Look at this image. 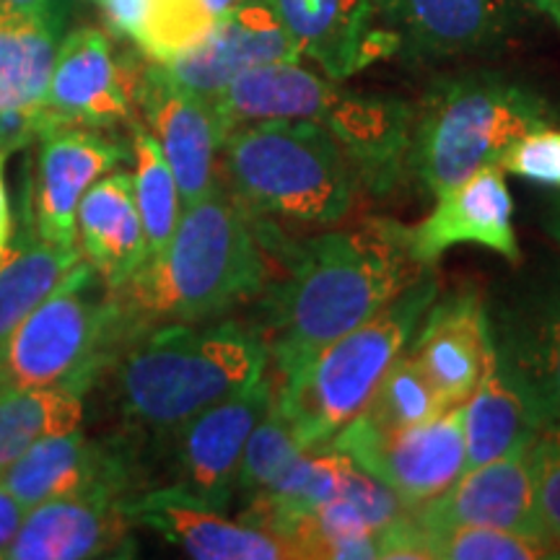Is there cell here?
<instances>
[{"mask_svg":"<svg viewBox=\"0 0 560 560\" xmlns=\"http://www.w3.org/2000/svg\"><path fill=\"white\" fill-rule=\"evenodd\" d=\"M299 60L301 50L285 30L276 0H244L234 11L219 16L200 47L164 68L179 86L213 100L244 70Z\"/></svg>","mask_w":560,"mask_h":560,"instance_id":"2e32d148","label":"cell"},{"mask_svg":"<svg viewBox=\"0 0 560 560\" xmlns=\"http://www.w3.org/2000/svg\"><path fill=\"white\" fill-rule=\"evenodd\" d=\"M537 11H542L560 30V0H529Z\"/></svg>","mask_w":560,"mask_h":560,"instance_id":"60d3db41","label":"cell"},{"mask_svg":"<svg viewBox=\"0 0 560 560\" xmlns=\"http://www.w3.org/2000/svg\"><path fill=\"white\" fill-rule=\"evenodd\" d=\"M412 257L425 268H433L446 249L457 244H478L522 262V249L514 231V200L503 179L501 166L475 172L470 179L439 195L429 219L408 226Z\"/></svg>","mask_w":560,"mask_h":560,"instance_id":"d6986e66","label":"cell"},{"mask_svg":"<svg viewBox=\"0 0 560 560\" xmlns=\"http://www.w3.org/2000/svg\"><path fill=\"white\" fill-rule=\"evenodd\" d=\"M83 260L81 247L45 242L26 215L24 236L0 260V342Z\"/></svg>","mask_w":560,"mask_h":560,"instance_id":"83f0119b","label":"cell"},{"mask_svg":"<svg viewBox=\"0 0 560 560\" xmlns=\"http://www.w3.org/2000/svg\"><path fill=\"white\" fill-rule=\"evenodd\" d=\"M301 452H306L304 441L296 436L278 400H272L244 446L236 490L247 499L262 495Z\"/></svg>","mask_w":560,"mask_h":560,"instance_id":"836d02e7","label":"cell"},{"mask_svg":"<svg viewBox=\"0 0 560 560\" xmlns=\"http://www.w3.org/2000/svg\"><path fill=\"white\" fill-rule=\"evenodd\" d=\"M206 3H208V9L215 13V16H223V13L234 11L236 5L244 3V0H206Z\"/></svg>","mask_w":560,"mask_h":560,"instance_id":"b9f144b4","label":"cell"},{"mask_svg":"<svg viewBox=\"0 0 560 560\" xmlns=\"http://www.w3.org/2000/svg\"><path fill=\"white\" fill-rule=\"evenodd\" d=\"M112 366L115 400L128 425L172 436L198 412L260 380L270 353L257 327L170 322L140 332Z\"/></svg>","mask_w":560,"mask_h":560,"instance_id":"3957f363","label":"cell"},{"mask_svg":"<svg viewBox=\"0 0 560 560\" xmlns=\"http://www.w3.org/2000/svg\"><path fill=\"white\" fill-rule=\"evenodd\" d=\"M83 260L100 272L109 291L122 289L149 260L143 223L136 206L132 174L112 172L96 179L75 213Z\"/></svg>","mask_w":560,"mask_h":560,"instance_id":"d4e9b609","label":"cell"},{"mask_svg":"<svg viewBox=\"0 0 560 560\" xmlns=\"http://www.w3.org/2000/svg\"><path fill=\"white\" fill-rule=\"evenodd\" d=\"M276 9L301 58L317 62L332 81L397 52L395 37L376 26L374 0H276Z\"/></svg>","mask_w":560,"mask_h":560,"instance_id":"603a6c76","label":"cell"},{"mask_svg":"<svg viewBox=\"0 0 560 560\" xmlns=\"http://www.w3.org/2000/svg\"><path fill=\"white\" fill-rule=\"evenodd\" d=\"M115 355L109 289L100 272L81 260L0 342V392L58 384L86 392Z\"/></svg>","mask_w":560,"mask_h":560,"instance_id":"52a82bcc","label":"cell"},{"mask_svg":"<svg viewBox=\"0 0 560 560\" xmlns=\"http://www.w3.org/2000/svg\"><path fill=\"white\" fill-rule=\"evenodd\" d=\"M550 231H552V236H556V242L560 244V219H558V221H552V226H550Z\"/></svg>","mask_w":560,"mask_h":560,"instance_id":"7bdbcfd3","label":"cell"},{"mask_svg":"<svg viewBox=\"0 0 560 560\" xmlns=\"http://www.w3.org/2000/svg\"><path fill=\"white\" fill-rule=\"evenodd\" d=\"M276 392L278 376L268 366L247 389L210 405L172 433L174 488L213 509H226L236 490V475L249 433L276 400Z\"/></svg>","mask_w":560,"mask_h":560,"instance_id":"8fae6325","label":"cell"},{"mask_svg":"<svg viewBox=\"0 0 560 560\" xmlns=\"http://www.w3.org/2000/svg\"><path fill=\"white\" fill-rule=\"evenodd\" d=\"M529 446L462 472L444 493L412 503L420 527H493L548 540L535 503Z\"/></svg>","mask_w":560,"mask_h":560,"instance_id":"4fadbf2b","label":"cell"},{"mask_svg":"<svg viewBox=\"0 0 560 560\" xmlns=\"http://www.w3.org/2000/svg\"><path fill=\"white\" fill-rule=\"evenodd\" d=\"M540 431L535 405L493 348L478 387L465 400V472L532 444Z\"/></svg>","mask_w":560,"mask_h":560,"instance_id":"4316f807","label":"cell"},{"mask_svg":"<svg viewBox=\"0 0 560 560\" xmlns=\"http://www.w3.org/2000/svg\"><path fill=\"white\" fill-rule=\"evenodd\" d=\"M125 145L91 128H58L39 138L37 174L30 195L32 226L45 242L79 247L75 213L96 179L122 164Z\"/></svg>","mask_w":560,"mask_h":560,"instance_id":"5bb4252c","label":"cell"},{"mask_svg":"<svg viewBox=\"0 0 560 560\" xmlns=\"http://www.w3.org/2000/svg\"><path fill=\"white\" fill-rule=\"evenodd\" d=\"M444 410L446 405L433 389L429 376L423 374V369L408 350H402L384 371L382 382L371 395L369 408L361 416H366L371 423L382 425V429H408V425L436 418Z\"/></svg>","mask_w":560,"mask_h":560,"instance_id":"d6a6232c","label":"cell"},{"mask_svg":"<svg viewBox=\"0 0 560 560\" xmlns=\"http://www.w3.org/2000/svg\"><path fill=\"white\" fill-rule=\"evenodd\" d=\"M26 514H30V509H26L24 503H21L11 490L0 482V558H3V552L9 550L13 537L19 535Z\"/></svg>","mask_w":560,"mask_h":560,"instance_id":"74e56055","label":"cell"},{"mask_svg":"<svg viewBox=\"0 0 560 560\" xmlns=\"http://www.w3.org/2000/svg\"><path fill=\"white\" fill-rule=\"evenodd\" d=\"M412 117L416 109L408 102L340 89L319 125L340 145L353 179L387 195L408 177Z\"/></svg>","mask_w":560,"mask_h":560,"instance_id":"44dd1931","label":"cell"},{"mask_svg":"<svg viewBox=\"0 0 560 560\" xmlns=\"http://www.w3.org/2000/svg\"><path fill=\"white\" fill-rule=\"evenodd\" d=\"M130 522L200 560H301L296 548L268 529L229 520L179 488L138 490L125 501Z\"/></svg>","mask_w":560,"mask_h":560,"instance_id":"9a60e30c","label":"cell"},{"mask_svg":"<svg viewBox=\"0 0 560 560\" xmlns=\"http://www.w3.org/2000/svg\"><path fill=\"white\" fill-rule=\"evenodd\" d=\"M322 450L346 454L402 501H429L465 472V405L408 429H382L359 416Z\"/></svg>","mask_w":560,"mask_h":560,"instance_id":"ba28073f","label":"cell"},{"mask_svg":"<svg viewBox=\"0 0 560 560\" xmlns=\"http://www.w3.org/2000/svg\"><path fill=\"white\" fill-rule=\"evenodd\" d=\"M556 120L550 104L495 73H465L433 83L412 117L408 177L431 198L501 161L529 132Z\"/></svg>","mask_w":560,"mask_h":560,"instance_id":"5b68a950","label":"cell"},{"mask_svg":"<svg viewBox=\"0 0 560 560\" xmlns=\"http://www.w3.org/2000/svg\"><path fill=\"white\" fill-rule=\"evenodd\" d=\"M338 81L312 73L301 62H268L244 70L213 96L229 132L262 120L322 122L338 96Z\"/></svg>","mask_w":560,"mask_h":560,"instance_id":"484cf974","label":"cell"},{"mask_svg":"<svg viewBox=\"0 0 560 560\" xmlns=\"http://www.w3.org/2000/svg\"><path fill=\"white\" fill-rule=\"evenodd\" d=\"M376 26L397 52L420 60L459 58L499 45L514 24L511 0H374Z\"/></svg>","mask_w":560,"mask_h":560,"instance_id":"ac0fdd59","label":"cell"},{"mask_svg":"<svg viewBox=\"0 0 560 560\" xmlns=\"http://www.w3.org/2000/svg\"><path fill=\"white\" fill-rule=\"evenodd\" d=\"M405 350L429 376L446 408L465 405L493 350L490 317L475 291L433 299Z\"/></svg>","mask_w":560,"mask_h":560,"instance_id":"ffe728a7","label":"cell"},{"mask_svg":"<svg viewBox=\"0 0 560 560\" xmlns=\"http://www.w3.org/2000/svg\"><path fill=\"white\" fill-rule=\"evenodd\" d=\"M94 3H102V0H94Z\"/></svg>","mask_w":560,"mask_h":560,"instance_id":"ee69618b","label":"cell"},{"mask_svg":"<svg viewBox=\"0 0 560 560\" xmlns=\"http://www.w3.org/2000/svg\"><path fill=\"white\" fill-rule=\"evenodd\" d=\"M60 21L0 9V149H26L45 136V96Z\"/></svg>","mask_w":560,"mask_h":560,"instance_id":"7402d4cb","label":"cell"},{"mask_svg":"<svg viewBox=\"0 0 560 560\" xmlns=\"http://www.w3.org/2000/svg\"><path fill=\"white\" fill-rule=\"evenodd\" d=\"M268 260L255 223L215 185L182 208L170 244L140 265L122 289L109 291L117 355L140 332L170 322H210L260 299Z\"/></svg>","mask_w":560,"mask_h":560,"instance_id":"7a4b0ae2","label":"cell"},{"mask_svg":"<svg viewBox=\"0 0 560 560\" xmlns=\"http://www.w3.org/2000/svg\"><path fill=\"white\" fill-rule=\"evenodd\" d=\"M280 260L285 276L262 291L257 325L278 376L291 374L433 272L412 257L408 226L392 219L283 242Z\"/></svg>","mask_w":560,"mask_h":560,"instance_id":"6da1fadb","label":"cell"},{"mask_svg":"<svg viewBox=\"0 0 560 560\" xmlns=\"http://www.w3.org/2000/svg\"><path fill=\"white\" fill-rule=\"evenodd\" d=\"M5 159L9 151L0 149V260L11 247V234H13V215H11V200H9V187H5Z\"/></svg>","mask_w":560,"mask_h":560,"instance_id":"f35d334b","label":"cell"},{"mask_svg":"<svg viewBox=\"0 0 560 560\" xmlns=\"http://www.w3.org/2000/svg\"><path fill=\"white\" fill-rule=\"evenodd\" d=\"M418 524V522H416ZM423 560H548L560 558V545L493 527H420Z\"/></svg>","mask_w":560,"mask_h":560,"instance_id":"4dcf8cb0","label":"cell"},{"mask_svg":"<svg viewBox=\"0 0 560 560\" xmlns=\"http://www.w3.org/2000/svg\"><path fill=\"white\" fill-rule=\"evenodd\" d=\"M436 296L439 280L429 272L291 374H276V400L306 450L330 444L350 420L369 408L384 371L408 346Z\"/></svg>","mask_w":560,"mask_h":560,"instance_id":"8992f818","label":"cell"},{"mask_svg":"<svg viewBox=\"0 0 560 560\" xmlns=\"http://www.w3.org/2000/svg\"><path fill=\"white\" fill-rule=\"evenodd\" d=\"M136 107L172 166L182 208L206 198L219 185V156L229 136L213 100L179 86L161 62H151L140 68Z\"/></svg>","mask_w":560,"mask_h":560,"instance_id":"30bf717a","label":"cell"},{"mask_svg":"<svg viewBox=\"0 0 560 560\" xmlns=\"http://www.w3.org/2000/svg\"><path fill=\"white\" fill-rule=\"evenodd\" d=\"M501 170L537 185L560 187V130L548 125L524 136L503 156Z\"/></svg>","mask_w":560,"mask_h":560,"instance_id":"d590c367","label":"cell"},{"mask_svg":"<svg viewBox=\"0 0 560 560\" xmlns=\"http://www.w3.org/2000/svg\"><path fill=\"white\" fill-rule=\"evenodd\" d=\"M0 482L26 509L62 495L112 490L136 495V462L120 439H89L81 431L42 439L5 470Z\"/></svg>","mask_w":560,"mask_h":560,"instance_id":"7c38bea8","label":"cell"},{"mask_svg":"<svg viewBox=\"0 0 560 560\" xmlns=\"http://www.w3.org/2000/svg\"><path fill=\"white\" fill-rule=\"evenodd\" d=\"M0 9L26 13V16L42 19V21H60V11L55 0H0Z\"/></svg>","mask_w":560,"mask_h":560,"instance_id":"ab89813d","label":"cell"},{"mask_svg":"<svg viewBox=\"0 0 560 560\" xmlns=\"http://www.w3.org/2000/svg\"><path fill=\"white\" fill-rule=\"evenodd\" d=\"M132 159H136L132 190H136V206L143 223L145 247H149V257H153L170 244L179 223V187L156 138L140 125H132Z\"/></svg>","mask_w":560,"mask_h":560,"instance_id":"f546056e","label":"cell"},{"mask_svg":"<svg viewBox=\"0 0 560 560\" xmlns=\"http://www.w3.org/2000/svg\"><path fill=\"white\" fill-rule=\"evenodd\" d=\"M145 3L149 0H102L104 19H107L109 30L122 34V37L136 39L140 30V21H143Z\"/></svg>","mask_w":560,"mask_h":560,"instance_id":"8d00e7d4","label":"cell"},{"mask_svg":"<svg viewBox=\"0 0 560 560\" xmlns=\"http://www.w3.org/2000/svg\"><path fill=\"white\" fill-rule=\"evenodd\" d=\"M215 21L219 16L208 9L206 0H149L132 42L151 62L166 66L200 47Z\"/></svg>","mask_w":560,"mask_h":560,"instance_id":"1f68e13d","label":"cell"},{"mask_svg":"<svg viewBox=\"0 0 560 560\" xmlns=\"http://www.w3.org/2000/svg\"><path fill=\"white\" fill-rule=\"evenodd\" d=\"M140 68L115 50L102 30L70 32L55 52L45 96V132L109 130L132 122Z\"/></svg>","mask_w":560,"mask_h":560,"instance_id":"9c48e42d","label":"cell"},{"mask_svg":"<svg viewBox=\"0 0 560 560\" xmlns=\"http://www.w3.org/2000/svg\"><path fill=\"white\" fill-rule=\"evenodd\" d=\"M495 359L522 384L542 431H560V283L490 322Z\"/></svg>","mask_w":560,"mask_h":560,"instance_id":"cb8c5ba5","label":"cell"},{"mask_svg":"<svg viewBox=\"0 0 560 560\" xmlns=\"http://www.w3.org/2000/svg\"><path fill=\"white\" fill-rule=\"evenodd\" d=\"M219 170L252 221L322 229L348 215L355 179L340 145L310 120H262L223 140Z\"/></svg>","mask_w":560,"mask_h":560,"instance_id":"277c9868","label":"cell"},{"mask_svg":"<svg viewBox=\"0 0 560 560\" xmlns=\"http://www.w3.org/2000/svg\"><path fill=\"white\" fill-rule=\"evenodd\" d=\"M535 503L545 535L560 545V431H540L529 446Z\"/></svg>","mask_w":560,"mask_h":560,"instance_id":"e575fe53","label":"cell"},{"mask_svg":"<svg viewBox=\"0 0 560 560\" xmlns=\"http://www.w3.org/2000/svg\"><path fill=\"white\" fill-rule=\"evenodd\" d=\"M83 389L58 387L0 392V470L42 439L81 431Z\"/></svg>","mask_w":560,"mask_h":560,"instance_id":"f1b7e54d","label":"cell"},{"mask_svg":"<svg viewBox=\"0 0 560 560\" xmlns=\"http://www.w3.org/2000/svg\"><path fill=\"white\" fill-rule=\"evenodd\" d=\"M128 495L112 490L62 495L30 509L3 558L9 560H89L125 556L130 548Z\"/></svg>","mask_w":560,"mask_h":560,"instance_id":"e0dca14e","label":"cell"}]
</instances>
